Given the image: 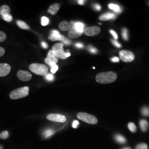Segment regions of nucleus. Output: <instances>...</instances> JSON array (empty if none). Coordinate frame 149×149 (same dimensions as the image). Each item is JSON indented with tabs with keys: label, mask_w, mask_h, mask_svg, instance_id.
I'll return each mask as SVG.
<instances>
[{
	"label": "nucleus",
	"mask_w": 149,
	"mask_h": 149,
	"mask_svg": "<svg viewBox=\"0 0 149 149\" xmlns=\"http://www.w3.org/2000/svg\"><path fill=\"white\" fill-rule=\"evenodd\" d=\"M117 74L116 73L109 71L105 72H101L97 74L96 77V81L102 84H111L117 80Z\"/></svg>",
	"instance_id": "1"
},
{
	"label": "nucleus",
	"mask_w": 149,
	"mask_h": 149,
	"mask_svg": "<svg viewBox=\"0 0 149 149\" xmlns=\"http://www.w3.org/2000/svg\"><path fill=\"white\" fill-rule=\"evenodd\" d=\"M29 88L27 86L23 87L12 91L10 97L12 100H18L27 97L29 94Z\"/></svg>",
	"instance_id": "2"
},
{
	"label": "nucleus",
	"mask_w": 149,
	"mask_h": 149,
	"mask_svg": "<svg viewBox=\"0 0 149 149\" xmlns=\"http://www.w3.org/2000/svg\"><path fill=\"white\" fill-rule=\"evenodd\" d=\"M29 69L32 72L38 75L44 76L48 74V67L41 64H32L29 66Z\"/></svg>",
	"instance_id": "3"
},
{
	"label": "nucleus",
	"mask_w": 149,
	"mask_h": 149,
	"mask_svg": "<svg viewBox=\"0 0 149 149\" xmlns=\"http://www.w3.org/2000/svg\"><path fill=\"white\" fill-rule=\"evenodd\" d=\"M77 117L82 121L90 124H96L98 122V120L96 117L84 112L77 113Z\"/></svg>",
	"instance_id": "4"
},
{
	"label": "nucleus",
	"mask_w": 149,
	"mask_h": 149,
	"mask_svg": "<svg viewBox=\"0 0 149 149\" xmlns=\"http://www.w3.org/2000/svg\"><path fill=\"white\" fill-rule=\"evenodd\" d=\"M120 59L125 63L133 61L135 59V55L132 52L128 50H122L119 52Z\"/></svg>",
	"instance_id": "5"
},
{
	"label": "nucleus",
	"mask_w": 149,
	"mask_h": 149,
	"mask_svg": "<svg viewBox=\"0 0 149 149\" xmlns=\"http://www.w3.org/2000/svg\"><path fill=\"white\" fill-rule=\"evenodd\" d=\"M47 118L50 121L55 122L64 123L66 120V118L60 114H50L48 115Z\"/></svg>",
	"instance_id": "6"
},
{
	"label": "nucleus",
	"mask_w": 149,
	"mask_h": 149,
	"mask_svg": "<svg viewBox=\"0 0 149 149\" xmlns=\"http://www.w3.org/2000/svg\"><path fill=\"white\" fill-rule=\"evenodd\" d=\"M74 24L75 22L74 21H71L70 22L67 21L61 22L59 24V29L62 31H69L74 28Z\"/></svg>",
	"instance_id": "7"
},
{
	"label": "nucleus",
	"mask_w": 149,
	"mask_h": 149,
	"mask_svg": "<svg viewBox=\"0 0 149 149\" xmlns=\"http://www.w3.org/2000/svg\"><path fill=\"white\" fill-rule=\"evenodd\" d=\"M101 32L100 28L97 26L88 27L84 30L85 34L87 36H95Z\"/></svg>",
	"instance_id": "8"
},
{
	"label": "nucleus",
	"mask_w": 149,
	"mask_h": 149,
	"mask_svg": "<svg viewBox=\"0 0 149 149\" xmlns=\"http://www.w3.org/2000/svg\"><path fill=\"white\" fill-rule=\"evenodd\" d=\"M65 37L61 35L59 32L56 30H53L52 31L51 34L49 35L48 39L49 40L51 41H56V40H60L61 42L63 41Z\"/></svg>",
	"instance_id": "9"
},
{
	"label": "nucleus",
	"mask_w": 149,
	"mask_h": 149,
	"mask_svg": "<svg viewBox=\"0 0 149 149\" xmlns=\"http://www.w3.org/2000/svg\"><path fill=\"white\" fill-rule=\"evenodd\" d=\"M58 62V58L56 56L54 52L52 50L49 52L47 57L45 59V63L48 65H50L52 63L56 64Z\"/></svg>",
	"instance_id": "10"
},
{
	"label": "nucleus",
	"mask_w": 149,
	"mask_h": 149,
	"mask_svg": "<svg viewBox=\"0 0 149 149\" xmlns=\"http://www.w3.org/2000/svg\"><path fill=\"white\" fill-rule=\"evenodd\" d=\"M17 77L19 80L23 81H28L32 79V74L29 72L20 70L17 72Z\"/></svg>",
	"instance_id": "11"
},
{
	"label": "nucleus",
	"mask_w": 149,
	"mask_h": 149,
	"mask_svg": "<svg viewBox=\"0 0 149 149\" xmlns=\"http://www.w3.org/2000/svg\"><path fill=\"white\" fill-rule=\"evenodd\" d=\"M11 70L10 65L5 63L0 64V77L6 76L9 74Z\"/></svg>",
	"instance_id": "12"
},
{
	"label": "nucleus",
	"mask_w": 149,
	"mask_h": 149,
	"mask_svg": "<svg viewBox=\"0 0 149 149\" xmlns=\"http://www.w3.org/2000/svg\"><path fill=\"white\" fill-rule=\"evenodd\" d=\"M116 17V15L115 14L108 12V13H106L100 16L99 19L101 21H108L109 19H115Z\"/></svg>",
	"instance_id": "13"
},
{
	"label": "nucleus",
	"mask_w": 149,
	"mask_h": 149,
	"mask_svg": "<svg viewBox=\"0 0 149 149\" xmlns=\"http://www.w3.org/2000/svg\"><path fill=\"white\" fill-rule=\"evenodd\" d=\"M60 7V5L58 3L53 4L49 7L48 12L52 15H55L59 11Z\"/></svg>",
	"instance_id": "14"
},
{
	"label": "nucleus",
	"mask_w": 149,
	"mask_h": 149,
	"mask_svg": "<svg viewBox=\"0 0 149 149\" xmlns=\"http://www.w3.org/2000/svg\"><path fill=\"white\" fill-rule=\"evenodd\" d=\"M11 9L7 5L2 6L0 7V15L2 16L10 15Z\"/></svg>",
	"instance_id": "15"
},
{
	"label": "nucleus",
	"mask_w": 149,
	"mask_h": 149,
	"mask_svg": "<svg viewBox=\"0 0 149 149\" xmlns=\"http://www.w3.org/2000/svg\"><path fill=\"white\" fill-rule=\"evenodd\" d=\"M82 34V33H81L79 32H77L75 28L74 27L73 29H71L70 31H69V37L71 38H72V39H74V38H79L80 37L81 35Z\"/></svg>",
	"instance_id": "16"
},
{
	"label": "nucleus",
	"mask_w": 149,
	"mask_h": 149,
	"mask_svg": "<svg viewBox=\"0 0 149 149\" xmlns=\"http://www.w3.org/2000/svg\"><path fill=\"white\" fill-rule=\"evenodd\" d=\"M84 27H85V25L84 23H82V22H75V24H74V28L79 33H82L84 32Z\"/></svg>",
	"instance_id": "17"
},
{
	"label": "nucleus",
	"mask_w": 149,
	"mask_h": 149,
	"mask_svg": "<svg viewBox=\"0 0 149 149\" xmlns=\"http://www.w3.org/2000/svg\"><path fill=\"white\" fill-rule=\"evenodd\" d=\"M54 53L55 54V55L58 58L61 59H67V58L66 57V53L65 52L64 49H59L56 51L54 52Z\"/></svg>",
	"instance_id": "18"
},
{
	"label": "nucleus",
	"mask_w": 149,
	"mask_h": 149,
	"mask_svg": "<svg viewBox=\"0 0 149 149\" xmlns=\"http://www.w3.org/2000/svg\"><path fill=\"white\" fill-rule=\"evenodd\" d=\"M140 127L143 132H146L149 128V123L146 120L141 119L140 121Z\"/></svg>",
	"instance_id": "19"
},
{
	"label": "nucleus",
	"mask_w": 149,
	"mask_h": 149,
	"mask_svg": "<svg viewBox=\"0 0 149 149\" xmlns=\"http://www.w3.org/2000/svg\"><path fill=\"white\" fill-rule=\"evenodd\" d=\"M115 140L119 144H125L127 142L126 139L125 138L123 135L120 134H117L114 136Z\"/></svg>",
	"instance_id": "20"
},
{
	"label": "nucleus",
	"mask_w": 149,
	"mask_h": 149,
	"mask_svg": "<svg viewBox=\"0 0 149 149\" xmlns=\"http://www.w3.org/2000/svg\"><path fill=\"white\" fill-rule=\"evenodd\" d=\"M109 8L112 10L113 11H114L115 12H117L119 13L122 12V8H120V7L116 4H114V3H111L108 6Z\"/></svg>",
	"instance_id": "21"
},
{
	"label": "nucleus",
	"mask_w": 149,
	"mask_h": 149,
	"mask_svg": "<svg viewBox=\"0 0 149 149\" xmlns=\"http://www.w3.org/2000/svg\"><path fill=\"white\" fill-rule=\"evenodd\" d=\"M17 24L18 27L23 29H29V27L24 22L22 21H17Z\"/></svg>",
	"instance_id": "22"
},
{
	"label": "nucleus",
	"mask_w": 149,
	"mask_h": 149,
	"mask_svg": "<svg viewBox=\"0 0 149 149\" xmlns=\"http://www.w3.org/2000/svg\"><path fill=\"white\" fill-rule=\"evenodd\" d=\"M141 114L145 117H149V107H144L141 109Z\"/></svg>",
	"instance_id": "23"
},
{
	"label": "nucleus",
	"mask_w": 149,
	"mask_h": 149,
	"mask_svg": "<svg viewBox=\"0 0 149 149\" xmlns=\"http://www.w3.org/2000/svg\"><path fill=\"white\" fill-rule=\"evenodd\" d=\"M55 131L52 130V129H48L47 130H45L44 133H43V135L44 136V138H48L49 136L53 135L55 133Z\"/></svg>",
	"instance_id": "24"
},
{
	"label": "nucleus",
	"mask_w": 149,
	"mask_h": 149,
	"mask_svg": "<svg viewBox=\"0 0 149 149\" xmlns=\"http://www.w3.org/2000/svg\"><path fill=\"white\" fill-rule=\"evenodd\" d=\"M63 44L62 43H56L54 44L52 47V50L55 52L59 49H63Z\"/></svg>",
	"instance_id": "25"
},
{
	"label": "nucleus",
	"mask_w": 149,
	"mask_h": 149,
	"mask_svg": "<svg viewBox=\"0 0 149 149\" xmlns=\"http://www.w3.org/2000/svg\"><path fill=\"white\" fill-rule=\"evenodd\" d=\"M128 128L131 132L134 133L136 131V127L133 123L130 122L128 124Z\"/></svg>",
	"instance_id": "26"
},
{
	"label": "nucleus",
	"mask_w": 149,
	"mask_h": 149,
	"mask_svg": "<svg viewBox=\"0 0 149 149\" xmlns=\"http://www.w3.org/2000/svg\"><path fill=\"white\" fill-rule=\"evenodd\" d=\"M49 65L51 67V70H50L52 74H55L58 71V68H59L58 66L56 64H55V63L50 64Z\"/></svg>",
	"instance_id": "27"
},
{
	"label": "nucleus",
	"mask_w": 149,
	"mask_h": 149,
	"mask_svg": "<svg viewBox=\"0 0 149 149\" xmlns=\"http://www.w3.org/2000/svg\"><path fill=\"white\" fill-rule=\"evenodd\" d=\"M122 37L124 40H128V31L127 28H123L122 29Z\"/></svg>",
	"instance_id": "28"
},
{
	"label": "nucleus",
	"mask_w": 149,
	"mask_h": 149,
	"mask_svg": "<svg viewBox=\"0 0 149 149\" xmlns=\"http://www.w3.org/2000/svg\"><path fill=\"white\" fill-rule=\"evenodd\" d=\"M49 23V20L48 18L46 17H43L42 18V25L43 26H47Z\"/></svg>",
	"instance_id": "29"
},
{
	"label": "nucleus",
	"mask_w": 149,
	"mask_h": 149,
	"mask_svg": "<svg viewBox=\"0 0 149 149\" xmlns=\"http://www.w3.org/2000/svg\"><path fill=\"white\" fill-rule=\"evenodd\" d=\"M87 49L92 54H97L98 53V50L96 48H95V47H93L92 46L89 45L88 47V48H87Z\"/></svg>",
	"instance_id": "30"
},
{
	"label": "nucleus",
	"mask_w": 149,
	"mask_h": 149,
	"mask_svg": "<svg viewBox=\"0 0 149 149\" xmlns=\"http://www.w3.org/2000/svg\"><path fill=\"white\" fill-rule=\"evenodd\" d=\"M136 149H148L147 144L145 143L139 144L136 146Z\"/></svg>",
	"instance_id": "31"
},
{
	"label": "nucleus",
	"mask_w": 149,
	"mask_h": 149,
	"mask_svg": "<svg viewBox=\"0 0 149 149\" xmlns=\"http://www.w3.org/2000/svg\"><path fill=\"white\" fill-rule=\"evenodd\" d=\"M8 136L9 134L7 131H3V132L0 134V138L2 139H6L8 137Z\"/></svg>",
	"instance_id": "32"
},
{
	"label": "nucleus",
	"mask_w": 149,
	"mask_h": 149,
	"mask_svg": "<svg viewBox=\"0 0 149 149\" xmlns=\"http://www.w3.org/2000/svg\"><path fill=\"white\" fill-rule=\"evenodd\" d=\"M3 19L5 21L7 22H10L12 21L13 18L12 16H11V15H6V16H2Z\"/></svg>",
	"instance_id": "33"
},
{
	"label": "nucleus",
	"mask_w": 149,
	"mask_h": 149,
	"mask_svg": "<svg viewBox=\"0 0 149 149\" xmlns=\"http://www.w3.org/2000/svg\"><path fill=\"white\" fill-rule=\"evenodd\" d=\"M6 39V35L4 32L0 31V42H4Z\"/></svg>",
	"instance_id": "34"
},
{
	"label": "nucleus",
	"mask_w": 149,
	"mask_h": 149,
	"mask_svg": "<svg viewBox=\"0 0 149 149\" xmlns=\"http://www.w3.org/2000/svg\"><path fill=\"white\" fill-rule=\"evenodd\" d=\"M54 77L53 74H48L45 75V79L46 80H48L49 81H52L54 80Z\"/></svg>",
	"instance_id": "35"
},
{
	"label": "nucleus",
	"mask_w": 149,
	"mask_h": 149,
	"mask_svg": "<svg viewBox=\"0 0 149 149\" xmlns=\"http://www.w3.org/2000/svg\"><path fill=\"white\" fill-rule=\"evenodd\" d=\"M111 42H112V44H113L114 46H116V47L119 48H121V47H122L121 44L119 43L118 42H117V40H114V39H111Z\"/></svg>",
	"instance_id": "36"
},
{
	"label": "nucleus",
	"mask_w": 149,
	"mask_h": 149,
	"mask_svg": "<svg viewBox=\"0 0 149 149\" xmlns=\"http://www.w3.org/2000/svg\"><path fill=\"white\" fill-rule=\"evenodd\" d=\"M109 32L111 33V34L113 36V37L115 39H117L118 38V36L116 32H115L114 31H113V30H112V29L110 30Z\"/></svg>",
	"instance_id": "37"
},
{
	"label": "nucleus",
	"mask_w": 149,
	"mask_h": 149,
	"mask_svg": "<svg viewBox=\"0 0 149 149\" xmlns=\"http://www.w3.org/2000/svg\"><path fill=\"white\" fill-rule=\"evenodd\" d=\"M61 42L63 43V44H65V45H70L71 43V42L70 40H69L68 39L66 38H65L64 40L62 41Z\"/></svg>",
	"instance_id": "38"
},
{
	"label": "nucleus",
	"mask_w": 149,
	"mask_h": 149,
	"mask_svg": "<svg viewBox=\"0 0 149 149\" xmlns=\"http://www.w3.org/2000/svg\"><path fill=\"white\" fill-rule=\"evenodd\" d=\"M93 7L97 11H99L101 10V6L100 5H98V4H97V3H95V4L93 5Z\"/></svg>",
	"instance_id": "39"
},
{
	"label": "nucleus",
	"mask_w": 149,
	"mask_h": 149,
	"mask_svg": "<svg viewBox=\"0 0 149 149\" xmlns=\"http://www.w3.org/2000/svg\"><path fill=\"white\" fill-rule=\"evenodd\" d=\"M79 124V122L77 120H74L72 123V127L74 128H76Z\"/></svg>",
	"instance_id": "40"
},
{
	"label": "nucleus",
	"mask_w": 149,
	"mask_h": 149,
	"mask_svg": "<svg viewBox=\"0 0 149 149\" xmlns=\"http://www.w3.org/2000/svg\"><path fill=\"white\" fill-rule=\"evenodd\" d=\"M5 53V49L2 47H0V57L2 56Z\"/></svg>",
	"instance_id": "41"
},
{
	"label": "nucleus",
	"mask_w": 149,
	"mask_h": 149,
	"mask_svg": "<svg viewBox=\"0 0 149 149\" xmlns=\"http://www.w3.org/2000/svg\"><path fill=\"white\" fill-rule=\"evenodd\" d=\"M75 47L79 48H84V45L82 43H77L75 44Z\"/></svg>",
	"instance_id": "42"
},
{
	"label": "nucleus",
	"mask_w": 149,
	"mask_h": 149,
	"mask_svg": "<svg viewBox=\"0 0 149 149\" xmlns=\"http://www.w3.org/2000/svg\"><path fill=\"white\" fill-rule=\"evenodd\" d=\"M111 60H112L113 62H114V63H117V62H119V59L118 57L115 56V57H113V58H112V59H111Z\"/></svg>",
	"instance_id": "43"
},
{
	"label": "nucleus",
	"mask_w": 149,
	"mask_h": 149,
	"mask_svg": "<svg viewBox=\"0 0 149 149\" xmlns=\"http://www.w3.org/2000/svg\"><path fill=\"white\" fill-rule=\"evenodd\" d=\"M42 45L43 48H44V49H47V48H48V44H47V43H45V42H43L42 43Z\"/></svg>",
	"instance_id": "44"
},
{
	"label": "nucleus",
	"mask_w": 149,
	"mask_h": 149,
	"mask_svg": "<svg viewBox=\"0 0 149 149\" xmlns=\"http://www.w3.org/2000/svg\"><path fill=\"white\" fill-rule=\"evenodd\" d=\"M84 2H85V1H83V0L78 1V3H79V5H83L84 4Z\"/></svg>",
	"instance_id": "45"
},
{
	"label": "nucleus",
	"mask_w": 149,
	"mask_h": 149,
	"mask_svg": "<svg viewBox=\"0 0 149 149\" xmlns=\"http://www.w3.org/2000/svg\"><path fill=\"white\" fill-rule=\"evenodd\" d=\"M70 55H71V54L69 52H68V53H66V58H68V57H69L70 56Z\"/></svg>",
	"instance_id": "46"
},
{
	"label": "nucleus",
	"mask_w": 149,
	"mask_h": 149,
	"mask_svg": "<svg viewBox=\"0 0 149 149\" xmlns=\"http://www.w3.org/2000/svg\"><path fill=\"white\" fill-rule=\"evenodd\" d=\"M122 149H131L129 147H127V148H123Z\"/></svg>",
	"instance_id": "47"
},
{
	"label": "nucleus",
	"mask_w": 149,
	"mask_h": 149,
	"mask_svg": "<svg viewBox=\"0 0 149 149\" xmlns=\"http://www.w3.org/2000/svg\"><path fill=\"white\" fill-rule=\"evenodd\" d=\"M0 149H2V147L1 146H0Z\"/></svg>",
	"instance_id": "48"
}]
</instances>
